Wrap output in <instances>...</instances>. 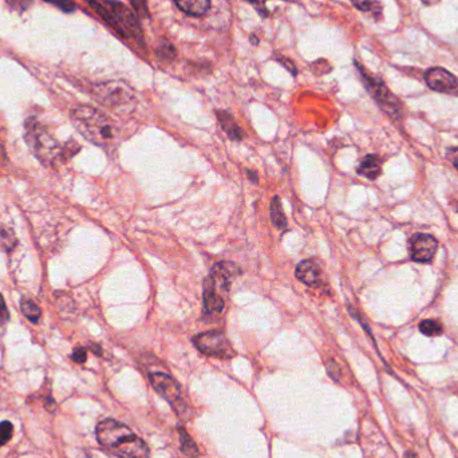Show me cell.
Wrapping results in <instances>:
<instances>
[{
  "label": "cell",
  "mask_w": 458,
  "mask_h": 458,
  "mask_svg": "<svg viewBox=\"0 0 458 458\" xmlns=\"http://www.w3.org/2000/svg\"><path fill=\"white\" fill-rule=\"evenodd\" d=\"M96 434L102 448L119 458H151L146 442L142 441L126 425L116 420L101 421Z\"/></svg>",
  "instance_id": "cell-1"
},
{
  "label": "cell",
  "mask_w": 458,
  "mask_h": 458,
  "mask_svg": "<svg viewBox=\"0 0 458 458\" xmlns=\"http://www.w3.org/2000/svg\"><path fill=\"white\" fill-rule=\"evenodd\" d=\"M71 121L75 129L91 144L109 149L116 146L119 129L116 123L91 106H77L71 110Z\"/></svg>",
  "instance_id": "cell-2"
},
{
  "label": "cell",
  "mask_w": 458,
  "mask_h": 458,
  "mask_svg": "<svg viewBox=\"0 0 458 458\" xmlns=\"http://www.w3.org/2000/svg\"><path fill=\"white\" fill-rule=\"evenodd\" d=\"M87 1L110 26H113L119 31V34L142 45L144 36L141 31V26L135 14L126 6L114 0L105 1V7H102L94 0H87Z\"/></svg>",
  "instance_id": "cell-3"
},
{
  "label": "cell",
  "mask_w": 458,
  "mask_h": 458,
  "mask_svg": "<svg viewBox=\"0 0 458 458\" xmlns=\"http://www.w3.org/2000/svg\"><path fill=\"white\" fill-rule=\"evenodd\" d=\"M232 277L224 272L212 270L211 275L204 283V312L205 315L221 314L224 310L225 300L222 298L224 292L228 293L231 289Z\"/></svg>",
  "instance_id": "cell-4"
},
{
  "label": "cell",
  "mask_w": 458,
  "mask_h": 458,
  "mask_svg": "<svg viewBox=\"0 0 458 458\" xmlns=\"http://www.w3.org/2000/svg\"><path fill=\"white\" fill-rule=\"evenodd\" d=\"M356 68H359V71H360V75L366 85V89L370 91V94L373 96L374 100L378 102V105L390 116L391 119H401L402 106L398 101V98L391 93L382 81L369 75L366 72V70L362 68L359 63H356Z\"/></svg>",
  "instance_id": "cell-5"
},
{
  "label": "cell",
  "mask_w": 458,
  "mask_h": 458,
  "mask_svg": "<svg viewBox=\"0 0 458 458\" xmlns=\"http://www.w3.org/2000/svg\"><path fill=\"white\" fill-rule=\"evenodd\" d=\"M27 142L33 152L40 158L43 162H52L55 157L63 155L58 152V145L49 135H46L35 121L27 122Z\"/></svg>",
  "instance_id": "cell-6"
},
{
  "label": "cell",
  "mask_w": 458,
  "mask_h": 458,
  "mask_svg": "<svg viewBox=\"0 0 458 458\" xmlns=\"http://www.w3.org/2000/svg\"><path fill=\"white\" fill-rule=\"evenodd\" d=\"M149 379L154 390L160 392L177 413H181L183 410L187 409L185 401L183 398L181 388L178 382L174 378H171L169 374L151 373Z\"/></svg>",
  "instance_id": "cell-7"
},
{
  "label": "cell",
  "mask_w": 458,
  "mask_h": 458,
  "mask_svg": "<svg viewBox=\"0 0 458 458\" xmlns=\"http://www.w3.org/2000/svg\"><path fill=\"white\" fill-rule=\"evenodd\" d=\"M193 343L204 356L228 358L232 353L229 342L220 331L201 333L193 338Z\"/></svg>",
  "instance_id": "cell-8"
},
{
  "label": "cell",
  "mask_w": 458,
  "mask_h": 458,
  "mask_svg": "<svg viewBox=\"0 0 458 458\" xmlns=\"http://www.w3.org/2000/svg\"><path fill=\"white\" fill-rule=\"evenodd\" d=\"M97 98L110 107L128 106L135 101V94L130 87L121 82L102 84L97 87Z\"/></svg>",
  "instance_id": "cell-9"
},
{
  "label": "cell",
  "mask_w": 458,
  "mask_h": 458,
  "mask_svg": "<svg viewBox=\"0 0 458 458\" xmlns=\"http://www.w3.org/2000/svg\"><path fill=\"white\" fill-rule=\"evenodd\" d=\"M425 82L432 90L438 93H458L457 77L445 68H429L425 72Z\"/></svg>",
  "instance_id": "cell-10"
},
{
  "label": "cell",
  "mask_w": 458,
  "mask_h": 458,
  "mask_svg": "<svg viewBox=\"0 0 458 458\" xmlns=\"http://www.w3.org/2000/svg\"><path fill=\"white\" fill-rule=\"evenodd\" d=\"M437 248L438 243L432 235L418 234L411 240V257L418 263H430L437 252Z\"/></svg>",
  "instance_id": "cell-11"
},
{
  "label": "cell",
  "mask_w": 458,
  "mask_h": 458,
  "mask_svg": "<svg viewBox=\"0 0 458 458\" xmlns=\"http://www.w3.org/2000/svg\"><path fill=\"white\" fill-rule=\"evenodd\" d=\"M295 275L302 283H305V286L315 287L321 283L322 271L315 260H305L298 264Z\"/></svg>",
  "instance_id": "cell-12"
},
{
  "label": "cell",
  "mask_w": 458,
  "mask_h": 458,
  "mask_svg": "<svg viewBox=\"0 0 458 458\" xmlns=\"http://www.w3.org/2000/svg\"><path fill=\"white\" fill-rule=\"evenodd\" d=\"M217 119L220 121L221 128L225 130V133L232 141H241L244 138L243 129L238 126L235 119L228 112L224 110L217 112Z\"/></svg>",
  "instance_id": "cell-13"
},
{
  "label": "cell",
  "mask_w": 458,
  "mask_h": 458,
  "mask_svg": "<svg viewBox=\"0 0 458 458\" xmlns=\"http://www.w3.org/2000/svg\"><path fill=\"white\" fill-rule=\"evenodd\" d=\"M174 3L181 11L192 17H201L211 7V0H174Z\"/></svg>",
  "instance_id": "cell-14"
},
{
  "label": "cell",
  "mask_w": 458,
  "mask_h": 458,
  "mask_svg": "<svg viewBox=\"0 0 458 458\" xmlns=\"http://www.w3.org/2000/svg\"><path fill=\"white\" fill-rule=\"evenodd\" d=\"M358 173L369 180H375L381 174V161L376 155H367L359 165Z\"/></svg>",
  "instance_id": "cell-15"
},
{
  "label": "cell",
  "mask_w": 458,
  "mask_h": 458,
  "mask_svg": "<svg viewBox=\"0 0 458 458\" xmlns=\"http://www.w3.org/2000/svg\"><path fill=\"white\" fill-rule=\"evenodd\" d=\"M271 221L272 224L280 229L284 231L287 228V219L284 216V212L282 209V203L279 196H275L271 201Z\"/></svg>",
  "instance_id": "cell-16"
},
{
  "label": "cell",
  "mask_w": 458,
  "mask_h": 458,
  "mask_svg": "<svg viewBox=\"0 0 458 458\" xmlns=\"http://www.w3.org/2000/svg\"><path fill=\"white\" fill-rule=\"evenodd\" d=\"M178 434H180V441H181V449L183 452L187 455L188 457H197L199 456V448L196 445V442L190 438V436L188 434L187 430L180 427L178 429Z\"/></svg>",
  "instance_id": "cell-17"
},
{
  "label": "cell",
  "mask_w": 458,
  "mask_h": 458,
  "mask_svg": "<svg viewBox=\"0 0 458 458\" xmlns=\"http://www.w3.org/2000/svg\"><path fill=\"white\" fill-rule=\"evenodd\" d=\"M420 331L426 337H438V335H441L443 328L438 321L426 319L420 324Z\"/></svg>",
  "instance_id": "cell-18"
},
{
  "label": "cell",
  "mask_w": 458,
  "mask_h": 458,
  "mask_svg": "<svg viewBox=\"0 0 458 458\" xmlns=\"http://www.w3.org/2000/svg\"><path fill=\"white\" fill-rule=\"evenodd\" d=\"M20 308H22L23 315H24L30 322H38L39 318H40V315H42L39 307L35 305L34 302H31V300H26V299L22 300Z\"/></svg>",
  "instance_id": "cell-19"
},
{
  "label": "cell",
  "mask_w": 458,
  "mask_h": 458,
  "mask_svg": "<svg viewBox=\"0 0 458 458\" xmlns=\"http://www.w3.org/2000/svg\"><path fill=\"white\" fill-rule=\"evenodd\" d=\"M351 3L360 11L381 14L382 7H381L378 0H351Z\"/></svg>",
  "instance_id": "cell-20"
},
{
  "label": "cell",
  "mask_w": 458,
  "mask_h": 458,
  "mask_svg": "<svg viewBox=\"0 0 458 458\" xmlns=\"http://www.w3.org/2000/svg\"><path fill=\"white\" fill-rule=\"evenodd\" d=\"M155 54H157L162 61L170 62V61H173L174 56H176V50H174V47L170 45L168 40H162L161 45L157 47Z\"/></svg>",
  "instance_id": "cell-21"
},
{
  "label": "cell",
  "mask_w": 458,
  "mask_h": 458,
  "mask_svg": "<svg viewBox=\"0 0 458 458\" xmlns=\"http://www.w3.org/2000/svg\"><path fill=\"white\" fill-rule=\"evenodd\" d=\"M13 434H14V426L10 421L0 422V448L13 438Z\"/></svg>",
  "instance_id": "cell-22"
},
{
  "label": "cell",
  "mask_w": 458,
  "mask_h": 458,
  "mask_svg": "<svg viewBox=\"0 0 458 458\" xmlns=\"http://www.w3.org/2000/svg\"><path fill=\"white\" fill-rule=\"evenodd\" d=\"M45 1L59 7L65 13H72V11H75V4L71 3L70 0H45Z\"/></svg>",
  "instance_id": "cell-23"
},
{
  "label": "cell",
  "mask_w": 458,
  "mask_h": 458,
  "mask_svg": "<svg viewBox=\"0 0 458 458\" xmlns=\"http://www.w3.org/2000/svg\"><path fill=\"white\" fill-rule=\"evenodd\" d=\"M0 238H1V241L6 244V247L7 248H13L14 245H15V236H14V234L11 232V231H3V229H0Z\"/></svg>",
  "instance_id": "cell-24"
},
{
  "label": "cell",
  "mask_w": 458,
  "mask_h": 458,
  "mask_svg": "<svg viewBox=\"0 0 458 458\" xmlns=\"http://www.w3.org/2000/svg\"><path fill=\"white\" fill-rule=\"evenodd\" d=\"M132 4H133V8L136 10L137 13L141 15V17H149V13H148V6H146V1L145 0H130Z\"/></svg>",
  "instance_id": "cell-25"
},
{
  "label": "cell",
  "mask_w": 458,
  "mask_h": 458,
  "mask_svg": "<svg viewBox=\"0 0 458 458\" xmlns=\"http://www.w3.org/2000/svg\"><path fill=\"white\" fill-rule=\"evenodd\" d=\"M6 3L14 10L24 11L31 4V0H6Z\"/></svg>",
  "instance_id": "cell-26"
},
{
  "label": "cell",
  "mask_w": 458,
  "mask_h": 458,
  "mask_svg": "<svg viewBox=\"0 0 458 458\" xmlns=\"http://www.w3.org/2000/svg\"><path fill=\"white\" fill-rule=\"evenodd\" d=\"M327 372H328V374H330V376L334 379V381H339L340 378V369L339 366L333 360V359H330L328 362H327Z\"/></svg>",
  "instance_id": "cell-27"
},
{
  "label": "cell",
  "mask_w": 458,
  "mask_h": 458,
  "mask_svg": "<svg viewBox=\"0 0 458 458\" xmlns=\"http://www.w3.org/2000/svg\"><path fill=\"white\" fill-rule=\"evenodd\" d=\"M8 321H10V312H8L6 302L0 293V324H6Z\"/></svg>",
  "instance_id": "cell-28"
},
{
  "label": "cell",
  "mask_w": 458,
  "mask_h": 458,
  "mask_svg": "<svg viewBox=\"0 0 458 458\" xmlns=\"http://www.w3.org/2000/svg\"><path fill=\"white\" fill-rule=\"evenodd\" d=\"M250 3H252L254 6V8L263 15V17H267L268 15V11H267V7H266V1L267 0H247Z\"/></svg>",
  "instance_id": "cell-29"
},
{
  "label": "cell",
  "mask_w": 458,
  "mask_h": 458,
  "mask_svg": "<svg viewBox=\"0 0 458 458\" xmlns=\"http://www.w3.org/2000/svg\"><path fill=\"white\" fill-rule=\"evenodd\" d=\"M86 358H87V353H86L85 349L78 347V349L74 350V353H72V359H74L77 363H85Z\"/></svg>",
  "instance_id": "cell-30"
},
{
  "label": "cell",
  "mask_w": 458,
  "mask_h": 458,
  "mask_svg": "<svg viewBox=\"0 0 458 458\" xmlns=\"http://www.w3.org/2000/svg\"><path fill=\"white\" fill-rule=\"evenodd\" d=\"M448 160L455 165V168L458 170V148H450L448 151Z\"/></svg>",
  "instance_id": "cell-31"
},
{
  "label": "cell",
  "mask_w": 458,
  "mask_h": 458,
  "mask_svg": "<svg viewBox=\"0 0 458 458\" xmlns=\"http://www.w3.org/2000/svg\"><path fill=\"white\" fill-rule=\"evenodd\" d=\"M280 62H282V65H284L286 68H289V71L293 74V75H296V72H298V70H296V68H295V65L291 62V61H289V59H286V58H283V59H279Z\"/></svg>",
  "instance_id": "cell-32"
},
{
  "label": "cell",
  "mask_w": 458,
  "mask_h": 458,
  "mask_svg": "<svg viewBox=\"0 0 458 458\" xmlns=\"http://www.w3.org/2000/svg\"><path fill=\"white\" fill-rule=\"evenodd\" d=\"M81 458H105L102 456L101 453L98 452H94V450H85L82 457Z\"/></svg>",
  "instance_id": "cell-33"
},
{
  "label": "cell",
  "mask_w": 458,
  "mask_h": 458,
  "mask_svg": "<svg viewBox=\"0 0 458 458\" xmlns=\"http://www.w3.org/2000/svg\"><path fill=\"white\" fill-rule=\"evenodd\" d=\"M247 174H248V178L252 183H254V184L259 181V177H257V174H256V171H254V170H247Z\"/></svg>",
  "instance_id": "cell-34"
},
{
  "label": "cell",
  "mask_w": 458,
  "mask_h": 458,
  "mask_svg": "<svg viewBox=\"0 0 458 458\" xmlns=\"http://www.w3.org/2000/svg\"><path fill=\"white\" fill-rule=\"evenodd\" d=\"M422 1H424L425 4H427V6H433V4L438 3L440 0H422Z\"/></svg>",
  "instance_id": "cell-35"
},
{
  "label": "cell",
  "mask_w": 458,
  "mask_h": 458,
  "mask_svg": "<svg viewBox=\"0 0 458 458\" xmlns=\"http://www.w3.org/2000/svg\"><path fill=\"white\" fill-rule=\"evenodd\" d=\"M405 458H418V457H417V455H414V453H411V452H407L406 455H405Z\"/></svg>",
  "instance_id": "cell-36"
}]
</instances>
